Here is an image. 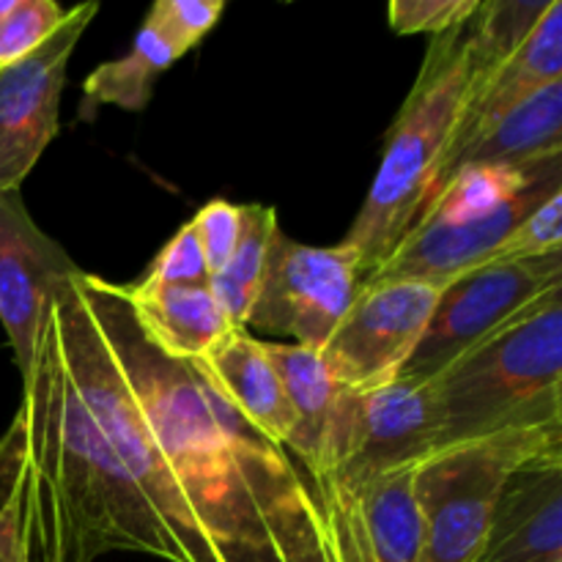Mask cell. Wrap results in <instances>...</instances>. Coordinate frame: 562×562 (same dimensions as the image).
Masks as SVG:
<instances>
[{"label":"cell","instance_id":"cell-1","mask_svg":"<svg viewBox=\"0 0 562 562\" xmlns=\"http://www.w3.org/2000/svg\"><path fill=\"white\" fill-rule=\"evenodd\" d=\"M44 340L140 499L165 562H360L300 461L192 360L140 329L119 283L82 272Z\"/></svg>","mask_w":562,"mask_h":562},{"label":"cell","instance_id":"cell-2","mask_svg":"<svg viewBox=\"0 0 562 562\" xmlns=\"http://www.w3.org/2000/svg\"><path fill=\"white\" fill-rule=\"evenodd\" d=\"M472 82L470 20L434 36L420 75L395 115L382 165L340 245L355 250L360 285L409 234L426 203Z\"/></svg>","mask_w":562,"mask_h":562},{"label":"cell","instance_id":"cell-3","mask_svg":"<svg viewBox=\"0 0 562 562\" xmlns=\"http://www.w3.org/2000/svg\"><path fill=\"white\" fill-rule=\"evenodd\" d=\"M426 384L437 404V448L562 426V289Z\"/></svg>","mask_w":562,"mask_h":562},{"label":"cell","instance_id":"cell-4","mask_svg":"<svg viewBox=\"0 0 562 562\" xmlns=\"http://www.w3.org/2000/svg\"><path fill=\"white\" fill-rule=\"evenodd\" d=\"M543 459H562V426L492 434L428 453L415 470L420 562L481 560L505 483Z\"/></svg>","mask_w":562,"mask_h":562},{"label":"cell","instance_id":"cell-5","mask_svg":"<svg viewBox=\"0 0 562 562\" xmlns=\"http://www.w3.org/2000/svg\"><path fill=\"white\" fill-rule=\"evenodd\" d=\"M437 431L431 384L393 379L371 390H340L313 483L355 543V552L351 499L376 477L420 464L437 448Z\"/></svg>","mask_w":562,"mask_h":562},{"label":"cell","instance_id":"cell-6","mask_svg":"<svg viewBox=\"0 0 562 562\" xmlns=\"http://www.w3.org/2000/svg\"><path fill=\"white\" fill-rule=\"evenodd\" d=\"M562 289V252L483 263L442 291L420 346L398 379L426 384L510 322Z\"/></svg>","mask_w":562,"mask_h":562},{"label":"cell","instance_id":"cell-7","mask_svg":"<svg viewBox=\"0 0 562 562\" xmlns=\"http://www.w3.org/2000/svg\"><path fill=\"white\" fill-rule=\"evenodd\" d=\"M442 285L423 280H376L355 302L318 351L340 390H371L401 376L420 346Z\"/></svg>","mask_w":562,"mask_h":562},{"label":"cell","instance_id":"cell-8","mask_svg":"<svg viewBox=\"0 0 562 562\" xmlns=\"http://www.w3.org/2000/svg\"><path fill=\"white\" fill-rule=\"evenodd\" d=\"M360 289L355 250L313 247L280 231L245 329H261L322 351Z\"/></svg>","mask_w":562,"mask_h":562},{"label":"cell","instance_id":"cell-9","mask_svg":"<svg viewBox=\"0 0 562 562\" xmlns=\"http://www.w3.org/2000/svg\"><path fill=\"white\" fill-rule=\"evenodd\" d=\"M97 14L99 3L75 5L42 47L0 66V192L20 190L58 137L69 58Z\"/></svg>","mask_w":562,"mask_h":562},{"label":"cell","instance_id":"cell-10","mask_svg":"<svg viewBox=\"0 0 562 562\" xmlns=\"http://www.w3.org/2000/svg\"><path fill=\"white\" fill-rule=\"evenodd\" d=\"M80 274L69 252L38 228L20 190L0 192V324L22 384L31 382L49 305Z\"/></svg>","mask_w":562,"mask_h":562},{"label":"cell","instance_id":"cell-11","mask_svg":"<svg viewBox=\"0 0 562 562\" xmlns=\"http://www.w3.org/2000/svg\"><path fill=\"white\" fill-rule=\"evenodd\" d=\"M554 190H562V179L532 187L494 212L475 214V217L423 220L398 241V247L384 258L382 267L366 283L423 280V283H437L448 289L461 274L483 267L488 256L503 245L505 236Z\"/></svg>","mask_w":562,"mask_h":562},{"label":"cell","instance_id":"cell-12","mask_svg":"<svg viewBox=\"0 0 562 562\" xmlns=\"http://www.w3.org/2000/svg\"><path fill=\"white\" fill-rule=\"evenodd\" d=\"M477 562H562V459L510 475Z\"/></svg>","mask_w":562,"mask_h":562},{"label":"cell","instance_id":"cell-13","mask_svg":"<svg viewBox=\"0 0 562 562\" xmlns=\"http://www.w3.org/2000/svg\"><path fill=\"white\" fill-rule=\"evenodd\" d=\"M192 362L261 437L285 448V439L294 431V412L263 351V340H256L247 329H231Z\"/></svg>","mask_w":562,"mask_h":562},{"label":"cell","instance_id":"cell-14","mask_svg":"<svg viewBox=\"0 0 562 562\" xmlns=\"http://www.w3.org/2000/svg\"><path fill=\"white\" fill-rule=\"evenodd\" d=\"M132 316L154 346L176 360H201L231 324L209 285H121Z\"/></svg>","mask_w":562,"mask_h":562},{"label":"cell","instance_id":"cell-15","mask_svg":"<svg viewBox=\"0 0 562 562\" xmlns=\"http://www.w3.org/2000/svg\"><path fill=\"white\" fill-rule=\"evenodd\" d=\"M415 470L401 467L387 472L351 499L360 562H420L423 525L415 503Z\"/></svg>","mask_w":562,"mask_h":562},{"label":"cell","instance_id":"cell-16","mask_svg":"<svg viewBox=\"0 0 562 562\" xmlns=\"http://www.w3.org/2000/svg\"><path fill=\"white\" fill-rule=\"evenodd\" d=\"M549 157H562V80L536 88L505 110L461 154L453 173L464 165H521Z\"/></svg>","mask_w":562,"mask_h":562},{"label":"cell","instance_id":"cell-17","mask_svg":"<svg viewBox=\"0 0 562 562\" xmlns=\"http://www.w3.org/2000/svg\"><path fill=\"white\" fill-rule=\"evenodd\" d=\"M263 351L272 360L294 412V431L285 439V450L313 477L340 387L318 351L296 344H263Z\"/></svg>","mask_w":562,"mask_h":562},{"label":"cell","instance_id":"cell-18","mask_svg":"<svg viewBox=\"0 0 562 562\" xmlns=\"http://www.w3.org/2000/svg\"><path fill=\"white\" fill-rule=\"evenodd\" d=\"M554 179H562V157L536 159V162L521 165H464V168L450 176L448 184L423 209L417 223L431 217L464 220L494 212V209L514 201L521 192Z\"/></svg>","mask_w":562,"mask_h":562},{"label":"cell","instance_id":"cell-19","mask_svg":"<svg viewBox=\"0 0 562 562\" xmlns=\"http://www.w3.org/2000/svg\"><path fill=\"white\" fill-rule=\"evenodd\" d=\"M179 58L181 55L148 22H143L132 47L121 58L104 60L86 77L77 121H93L102 104H115L130 113L146 110L157 77Z\"/></svg>","mask_w":562,"mask_h":562},{"label":"cell","instance_id":"cell-20","mask_svg":"<svg viewBox=\"0 0 562 562\" xmlns=\"http://www.w3.org/2000/svg\"><path fill=\"white\" fill-rule=\"evenodd\" d=\"M280 234L278 212L263 203H241V231L231 261L212 274L209 289L234 329H245L267 274L269 252Z\"/></svg>","mask_w":562,"mask_h":562},{"label":"cell","instance_id":"cell-21","mask_svg":"<svg viewBox=\"0 0 562 562\" xmlns=\"http://www.w3.org/2000/svg\"><path fill=\"white\" fill-rule=\"evenodd\" d=\"M0 562H38L31 521V459L20 412L0 439Z\"/></svg>","mask_w":562,"mask_h":562},{"label":"cell","instance_id":"cell-22","mask_svg":"<svg viewBox=\"0 0 562 562\" xmlns=\"http://www.w3.org/2000/svg\"><path fill=\"white\" fill-rule=\"evenodd\" d=\"M552 0H481L470 16V53L475 71L497 69L521 47Z\"/></svg>","mask_w":562,"mask_h":562},{"label":"cell","instance_id":"cell-23","mask_svg":"<svg viewBox=\"0 0 562 562\" xmlns=\"http://www.w3.org/2000/svg\"><path fill=\"white\" fill-rule=\"evenodd\" d=\"M562 252V190L543 198L514 231L503 239V245L488 256L486 263L525 261V258H543Z\"/></svg>","mask_w":562,"mask_h":562},{"label":"cell","instance_id":"cell-24","mask_svg":"<svg viewBox=\"0 0 562 562\" xmlns=\"http://www.w3.org/2000/svg\"><path fill=\"white\" fill-rule=\"evenodd\" d=\"M64 16L66 9L55 0H16L14 9L0 20V66L14 64L42 47Z\"/></svg>","mask_w":562,"mask_h":562},{"label":"cell","instance_id":"cell-25","mask_svg":"<svg viewBox=\"0 0 562 562\" xmlns=\"http://www.w3.org/2000/svg\"><path fill=\"white\" fill-rule=\"evenodd\" d=\"M225 0H157L146 20L179 55L195 47L220 22Z\"/></svg>","mask_w":562,"mask_h":562},{"label":"cell","instance_id":"cell-26","mask_svg":"<svg viewBox=\"0 0 562 562\" xmlns=\"http://www.w3.org/2000/svg\"><path fill=\"white\" fill-rule=\"evenodd\" d=\"M190 225L195 231L198 245H201L209 274H217L231 261L236 241H239L241 206L223 201V198H214L190 220Z\"/></svg>","mask_w":562,"mask_h":562},{"label":"cell","instance_id":"cell-27","mask_svg":"<svg viewBox=\"0 0 562 562\" xmlns=\"http://www.w3.org/2000/svg\"><path fill=\"white\" fill-rule=\"evenodd\" d=\"M481 0H390L387 22L395 33H439L461 25L477 11Z\"/></svg>","mask_w":562,"mask_h":562},{"label":"cell","instance_id":"cell-28","mask_svg":"<svg viewBox=\"0 0 562 562\" xmlns=\"http://www.w3.org/2000/svg\"><path fill=\"white\" fill-rule=\"evenodd\" d=\"M143 280L154 285H209L212 274H209L201 245H198L190 223H184L170 236L168 245L157 252Z\"/></svg>","mask_w":562,"mask_h":562},{"label":"cell","instance_id":"cell-29","mask_svg":"<svg viewBox=\"0 0 562 562\" xmlns=\"http://www.w3.org/2000/svg\"><path fill=\"white\" fill-rule=\"evenodd\" d=\"M14 3H16V0H0V20H3V16L9 14L11 9H14Z\"/></svg>","mask_w":562,"mask_h":562}]
</instances>
